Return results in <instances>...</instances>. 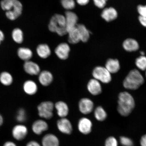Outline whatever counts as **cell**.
I'll use <instances>...</instances> for the list:
<instances>
[{
	"mask_svg": "<svg viewBox=\"0 0 146 146\" xmlns=\"http://www.w3.org/2000/svg\"><path fill=\"white\" fill-rule=\"evenodd\" d=\"M117 110L121 115L127 116L131 113L135 107V100L127 92L120 93L118 96Z\"/></svg>",
	"mask_w": 146,
	"mask_h": 146,
	"instance_id": "cell-1",
	"label": "cell"
},
{
	"mask_svg": "<svg viewBox=\"0 0 146 146\" xmlns=\"http://www.w3.org/2000/svg\"><path fill=\"white\" fill-rule=\"evenodd\" d=\"M1 5L3 10L6 11L7 17L11 21L17 19L22 12V5L18 0H2Z\"/></svg>",
	"mask_w": 146,
	"mask_h": 146,
	"instance_id": "cell-2",
	"label": "cell"
},
{
	"mask_svg": "<svg viewBox=\"0 0 146 146\" xmlns=\"http://www.w3.org/2000/svg\"><path fill=\"white\" fill-rule=\"evenodd\" d=\"M145 80L141 73L136 69L129 72L123 82L125 88L131 90L137 89L144 83Z\"/></svg>",
	"mask_w": 146,
	"mask_h": 146,
	"instance_id": "cell-3",
	"label": "cell"
},
{
	"mask_svg": "<svg viewBox=\"0 0 146 146\" xmlns=\"http://www.w3.org/2000/svg\"><path fill=\"white\" fill-rule=\"evenodd\" d=\"M48 28L51 32L56 33L63 36L67 33L65 16L56 14L52 16L49 24Z\"/></svg>",
	"mask_w": 146,
	"mask_h": 146,
	"instance_id": "cell-4",
	"label": "cell"
},
{
	"mask_svg": "<svg viewBox=\"0 0 146 146\" xmlns=\"http://www.w3.org/2000/svg\"><path fill=\"white\" fill-rule=\"evenodd\" d=\"M54 104L51 101L41 102L38 105V114L40 117L46 119H50L53 116Z\"/></svg>",
	"mask_w": 146,
	"mask_h": 146,
	"instance_id": "cell-5",
	"label": "cell"
},
{
	"mask_svg": "<svg viewBox=\"0 0 146 146\" xmlns=\"http://www.w3.org/2000/svg\"><path fill=\"white\" fill-rule=\"evenodd\" d=\"M92 74L94 79L104 83H108L112 79L110 73L103 67H96L93 70Z\"/></svg>",
	"mask_w": 146,
	"mask_h": 146,
	"instance_id": "cell-6",
	"label": "cell"
},
{
	"mask_svg": "<svg viewBox=\"0 0 146 146\" xmlns=\"http://www.w3.org/2000/svg\"><path fill=\"white\" fill-rule=\"evenodd\" d=\"M78 108L82 114H88L92 112L94 109V103L92 100L88 98H82L78 102Z\"/></svg>",
	"mask_w": 146,
	"mask_h": 146,
	"instance_id": "cell-7",
	"label": "cell"
},
{
	"mask_svg": "<svg viewBox=\"0 0 146 146\" xmlns=\"http://www.w3.org/2000/svg\"><path fill=\"white\" fill-rule=\"evenodd\" d=\"M56 125L59 130L63 134L70 135L72 132V124L66 117L62 118L58 120Z\"/></svg>",
	"mask_w": 146,
	"mask_h": 146,
	"instance_id": "cell-8",
	"label": "cell"
},
{
	"mask_svg": "<svg viewBox=\"0 0 146 146\" xmlns=\"http://www.w3.org/2000/svg\"><path fill=\"white\" fill-rule=\"evenodd\" d=\"M12 133L14 139L18 141H21L27 136L28 129L24 125H18L13 127Z\"/></svg>",
	"mask_w": 146,
	"mask_h": 146,
	"instance_id": "cell-9",
	"label": "cell"
},
{
	"mask_svg": "<svg viewBox=\"0 0 146 146\" xmlns=\"http://www.w3.org/2000/svg\"><path fill=\"white\" fill-rule=\"evenodd\" d=\"M64 16L67 32L68 33L69 31L76 26L78 18L76 13L69 11L65 13Z\"/></svg>",
	"mask_w": 146,
	"mask_h": 146,
	"instance_id": "cell-10",
	"label": "cell"
},
{
	"mask_svg": "<svg viewBox=\"0 0 146 146\" xmlns=\"http://www.w3.org/2000/svg\"><path fill=\"white\" fill-rule=\"evenodd\" d=\"M92 123L91 120L86 117H83L79 120L78 128L80 132L83 134H89L92 131Z\"/></svg>",
	"mask_w": 146,
	"mask_h": 146,
	"instance_id": "cell-11",
	"label": "cell"
},
{
	"mask_svg": "<svg viewBox=\"0 0 146 146\" xmlns=\"http://www.w3.org/2000/svg\"><path fill=\"white\" fill-rule=\"evenodd\" d=\"M23 69L25 72L31 76L38 75L41 72L39 66L30 60L25 62Z\"/></svg>",
	"mask_w": 146,
	"mask_h": 146,
	"instance_id": "cell-12",
	"label": "cell"
},
{
	"mask_svg": "<svg viewBox=\"0 0 146 146\" xmlns=\"http://www.w3.org/2000/svg\"><path fill=\"white\" fill-rule=\"evenodd\" d=\"M70 50V47L67 44L62 43L56 47L55 52L60 59L65 60L68 57Z\"/></svg>",
	"mask_w": 146,
	"mask_h": 146,
	"instance_id": "cell-13",
	"label": "cell"
},
{
	"mask_svg": "<svg viewBox=\"0 0 146 146\" xmlns=\"http://www.w3.org/2000/svg\"><path fill=\"white\" fill-rule=\"evenodd\" d=\"M54 76L50 71L44 70L41 71L38 74V80L43 86H48L52 83Z\"/></svg>",
	"mask_w": 146,
	"mask_h": 146,
	"instance_id": "cell-14",
	"label": "cell"
},
{
	"mask_svg": "<svg viewBox=\"0 0 146 146\" xmlns=\"http://www.w3.org/2000/svg\"><path fill=\"white\" fill-rule=\"evenodd\" d=\"M89 92L94 96H97L101 94L102 88L101 85L98 80L93 78L89 80L87 85Z\"/></svg>",
	"mask_w": 146,
	"mask_h": 146,
	"instance_id": "cell-15",
	"label": "cell"
},
{
	"mask_svg": "<svg viewBox=\"0 0 146 146\" xmlns=\"http://www.w3.org/2000/svg\"><path fill=\"white\" fill-rule=\"evenodd\" d=\"M32 130L36 135H40L43 132L48 130V124L44 120L42 119L36 120L33 123Z\"/></svg>",
	"mask_w": 146,
	"mask_h": 146,
	"instance_id": "cell-16",
	"label": "cell"
},
{
	"mask_svg": "<svg viewBox=\"0 0 146 146\" xmlns=\"http://www.w3.org/2000/svg\"><path fill=\"white\" fill-rule=\"evenodd\" d=\"M57 114L61 118L66 117L69 112L68 106L65 102L59 101L54 105Z\"/></svg>",
	"mask_w": 146,
	"mask_h": 146,
	"instance_id": "cell-17",
	"label": "cell"
},
{
	"mask_svg": "<svg viewBox=\"0 0 146 146\" xmlns=\"http://www.w3.org/2000/svg\"><path fill=\"white\" fill-rule=\"evenodd\" d=\"M23 90L25 93L29 95L35 94L38 90V87L36 82L31 80H28L23 84Z\"/></svg>",
	"mask_w": 146,
	"mask_h": 146,
	"instance_id": "cell-18",
	"label": "cell"
},
{
	"mask_svg": "<svg viewBox=\"0 0 146 146\" xmlns=\"http://www.w3.org/2000/svg\"><path fill=\"white\" fill-rule=\"evenodd\" d=\"M59 144L57 137L52 134L45 135L42 140V146H59Z\"/></svg>",
	"mask_w": 146,
	"mask_h": 146,
	"instance_id": "cell-19",
	"label": "cell"
},
{
	"mask_svg": "<svg viewBox=\"0 0 146 146\" xmlns=\"http://www.w3.org/2000/svg\"><path fill=\"white\" fill-rule=\"evenodd\" d=\"M117 16V11L112 7L105 9L102 11L101 14L102 18L108 22L115 19Z\"/></svg>",
	"mask_w": 146,
	"mask_h": 146,
	"instance_id": "cell-20",
	"label": "cell"
},
{
	"mask_svg": "<svg viewBox=\"0 0 146 146\" xmlns=\"http://www.w3.org/2000/svg\"><path fill=\"white\" fill-rule=\"evenodd\" d=\"M123 47L125 50L129 52H134L138 50L139 44L136 40L128 38L124 41Z\"/></svg>",
	"mask_w": 146,
	"mask_h": 146,
	"instance_id": "cell-21",
	"label": "cell"
},
{
	"mask_svg": "<svg viewBox=\"0 0 146 146\" xmlns=\"http://www.w3.org/2000/svg\"><path fill=\"white\" fill-rule=\"evenodd\" d=\"M105 68L110 74L116 73L120 68L119 62L116 59H109L106 63Z\"/></svg>",
	"mask_w": 146,
	"mask_h": 146,
	"instance_id": "cell-22",
	"label": "cell"
},
{
	"mask_svg": "<svg viewBox=\"0 0 146 146\" xmlns=\"http://www.w3.org/2000/svg\"><path fill=\"white\" fill-rule=\"evenodd\" d=\"M17 54L20 59L25 62L30 60L33 55L32 50L25 47H21L18 49Z\"/></svg>",
	"mask_w": 146,
	"mask_h": 146,
	"instance_id": "cell-23",
	"label": "cell"
},
{
	"mask_svg": "<svg viewBox=\"0 0 146 146\" xmlns=\"http://www.w3.org/2000/svg\"><path fill=\"white\" fill-rule=\"evenodd\" d=\"M36 50L38 56L42 59H46L51 54L50 49L47 44H41L38 45Z\"/></svg>",
	"mask_w": 146,
	"mask_h": 146,
	"instance_id": "cell-24",
	"label": "cell"
},
{
	"mask_svg": "<svg viewBox=\"0 0 146 146\" xmlns=\"http://www.w3.org/2000/svg\"><path fill=\"white\" fill-rule=\"evenodd\" d=\"M68 34V41L72 44H75L81 41L79 32L76 27L67 33Z\"/></svg>",
	"mask_w": 146,
	"mask_h": 146,
	"instance_id": "cell-25",
	"label": "cell"
},
{
	"mask_svg": "<svg viewBox=\"0 0 146 146\" xmlns=\"http://www.w3.org/2000/svg\"><path fill=\"white\" fill-rule=\"evenodd\" d=\"M76 27L79 32L81 41L85 42L88 41L90 33L86 27L82 24H77Z\"/></svg>",
	"mask_w": 146,
	"mask_h": 146,
	"instance_id": "cell-26",
	"label": "cell"
},
{
	"mask_svg": "<svg viewBox=\"0 0 146 146\" xmlns=\"http://www.w3.org/2000/svg\"><path fill=\"white\" fill-rule=\"evenodd\" d=\"M13 80L12 75L8 72H3L0 74V82L5 86L11 85Z\"/></svg>",
	"mask_w": 146,
	"mask_h": 146,
	"instance_id": "cell-27",
	"label": "cell"
},
{
	"mask_svg": "<svg viewBox=\"0 0 146 146\" xmlns=\"http://www.w3.org/2000/svg\"><path fill=\"white\" fill-rule=\"evenodd\" d=\"M94 115L95 117L99 121H104L107 117L106 112L101 106L96 108L94 111Z\"/></svg>",
	"mask_w": 146,
	"mask_h": 146,
	"instance_id": "cell-28",
	"label": "cell"
},
{
	"mask_svg": "<svg viewBox=\"0 0 146 146\" xmlns=\"http://www.w3.org/2000/svg\"><path fill=\"white\" fill-rule=\"evenodd\" d=\"M12 37L16 43L19 44L22 43L23 40L22 31L19 28L14 29L12 32Z\"/></svg>",
	"mask_w": 146,
	"mask_h": 146,
	"instance_id": "cell-29",
	"label": "cell"
},
{
	"mask_svg": "<svg viewBox=\"0 0 146 146\" xmlns=\"http://www.w3.org/2000/svg\"><path fill=\"white\" fill-rule=\"evenodd\" d=\"M135 64L137 67L142 71L146 70V57L141 56L136 59Z\"/></svg>",
	"mask_w": 146,
	"mask_h": 146,
	"instance_id": "cell-30",
	"label": "cell"
},
{
	"mask_svg": "<svg viewBox=\"0 0 146 146\" xmlns=\"http://www.w3.org/2000/svg\"><path fill=\"white\" fill-rule=\"evenodd\" d=\"M27 115L26 111L23 108L18 110L16 116V119L19 123H23L26 121Z\"/></svg>",
	"mask_w": 146,
	"mask_h": 146,
	"instance_id": "cell-31",
	"label": "cell"
},
{
	"mask_svg": "<svg viewBox=\"0 0 146 146\" xmlns=\"http://www.w3.org/2000/svg\"><path fill=\"white\" fill-rule=\"evenodd\" d=\"M61 3L63 8L68 10L74 9L76 5L74 0H61Z\"/></svg>",
	"mask_w": 146,
	"mask_h": 146,
	"instance_id": "cell-32",
	"label": "cell"
},
{
	"mask_svg": "<svg viewBox=\"0 0 146 146\" xmlns=\"http://www.w3.org/2000/svg\"><path fill=\"white\" fill-rule=\"evenodd\" d=\"M120 142L122 145L124 146H133V143L131 139L125 136H122L120 138Z\"/></svg>",
	"mask_w": 146,
	"mask_h": 146,
	"instance_id": "cell-33",
	"label": "cell"
},
{
	"mask_svg": "<svg viewBox=\"0 0 146 146\" xmlns=\"http://www.w3.org/2000/svg\"><path fill=\"white\" fill-rule=\"evenodd\" d=\"M105 146H118V142L116 139L113 137L108 138L105 141Z\"/></svg>",
	"mask_w": 146,
	"mask_h": 146,
	"instance_id": "cell-34",
	"label": "cell"
},
{
	"mask_svg": "<svg viewBox=\"0 0 146 146\" xmlns=\"http://www.w3.org/2000/svg\"><path fill=\"white\" fill-rule=\"evenodd\" d=\"M94 4L100 9H103L106 4L107 0H93Z\"/></svg>",
	"mask_w": 146,
	"mask_h": 146,
	"instance_id": "cell-35",
	"label": "cell"
},
{
	"mask_svg": "<svg viewBox=\"0 0 146 146\" xmlns=\"http://www.w3.org/2000/svg\"><path fill=\"white\" fill-rule=\"evenodd\" d=\"M137 11L140 16H146V5H139L137 7Z\"/></svg>",
	"mask_w": 146,
	"mask_h": 146,
	"instance_id": "cell-36",
	"label": "cell"
},
{
	"mask_svg": "<svg viewBox=\"0 0 146 146\" xmlns=\"http://www.w3.org/2000/svg\"><path fill=\"white\" fill-rule=\"evenodd\" d=\"M139 21L142 25L146 27V16H139Z\"/></svg>",
	"mask_w": 146,
	"mask_h": 146,
	"instance_id": "cell-37",
	"label": "cell"
},
{
	"mask_svg": "<svg viewBox=\"0 0 146 146\" xmlns=\"http://www.w3.org/2000/svg\"><path fill=\"white\" fill-rule=\"evenodd\" d=\"M26 146H41V145L39 143L36 141H31L28 142Z\"/></svg>",
	"mask_w": 146,
	"mask_h": 146,
	"instance_id": "cell-38",
	"label": "cell"
},
{
	"mask_svg": "<svg viewBox=\"0 0 146 146\" xmlns=\"http://www.w3.org/2000/svg\"><path fill=\"white\" fill-rule=\"evenodd\" d=\"M90 0H76L78 4L81 5H86L89 2Z\"/></svg>",
	"mask_w": 146,
	"mask_h": 146,
	"instance_id": "cell-39",
	"label": "cell"
},
{
	"mask_svg": "<svg viewBox=\"0 0 146 146\" xmlns=\"http://www.w3.org/2000/svg\"><path fill=\"white\" fill-rule=\"evenodd\" d=\"M140 145L141 146H146V135L142 137L140 140Z\"/></svg>",
	"mask_w": 146,
	"mask_h": 146,
	"instance_id": "cell-40",
	"label": "cell"
},
{
	"mask_svg": "<svg viewBox=\"0 0 146 146\" xmlns=\"http://www.w3.org/2000/svg\"><path fill=\"white\" fill-rule=\"evenodd\" d=\"M3 146H17L15 143L12 141H8L5 142Z\"/></svg>",
	"mask_w": 146,
	"mask_h": 146,
	"instance_id": "cell-41",
	"label": "cell"
},
{
	"mask_svg": "<svg viewBox=\"0 0 146 146\" xmlns=\"http://www.w3.org/2000/svg\"><path fill=\"white\" fill-rule=\"evenodd\" d=\"M5 38L4 34L2 31L0 30V41L1 42Z\"/></svg>",
	"mask_w": 146,
	"mask_h": 146,
	"instance_id": "cell-42",
	"label": "cell"
},
{
	"mask_svg": "<svg viewBox=\"0 0 146 146\" xmlns=\"http://www.w3.org/2000/svg\"><path fill=\"white\" fill-rule=\"evenodd\" d=\"M3 119L2 116L0 114V126L3 125Z\"/></svg>",
	"mask_w": 146,
	"mask_h": 146,
	"instance_id": "cell-43",
	"label": "cell"
},
{
	"mask_svg": "<svg viewBox=\"0 0 146 146\" xmlns=\"http://www.w3.org/2000/svg\"><path fill=\"white\" fill-rule=\"evenodd\" d=\"M140 54H141V56H145V52H143V51H141V52H140Z\"/></svg>",
	"mask_w": 146,
	"mask_h": 146,
	"instance_id": "cell-44",
	"label": "cell"
},
{
	"mask_svg": "<svg viewBox=\"0 0 146 146\" xmlns=\"http://www.w3.org/2000/svg\"><path fill=\"white\" fill-rule=\"evenodd\" d=\"M1 41H0V44H1Z\"/></svg>",
	"mask_w": 146,
	"mask_h": 146,
	"instance_id": "cell-45",
	"label": "cell"
},
{
	"mask_svg": "<svg viewBox=\"0 0 146 146\" xmlns=\"http://www.w3.org/2000/svg\"><path fill=\"white\" fill-rule=\"evenodd\" d=\"M145 75H146V73H145Z\"/></svg>",
	"mask_w": 146,
	"mask_h": 146,
	"instance_id": "cell-46",
	"label": "cell"
}]
</instances>
